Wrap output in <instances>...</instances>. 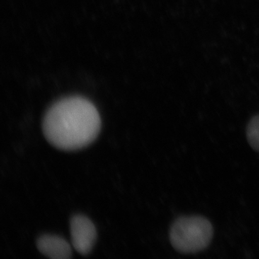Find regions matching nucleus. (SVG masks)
Masks as SVG:
<instances>
[{
    "label": "nucleus",
    "instance_id": "1",
    "mask_svg": "<svg viewBox=\"0 0 259 259\" xmlns=\"http://www.w3.org/2000/svg\"><path fill=\"white\" fill-rule=\"evenodd\" d=\"M101 129V118L90 100L79 96L61 99L48 110L42 131L54 147L76 151L95 141Z\"/></svg>",
    "mask_w": 259,
    "mask_h": 259
},
{
    "label": "nucleus",
    "instance_id": "2",
    "mask_svg": "<svg viewBox=\"0 0 259 259\" xmlns=\"http://www.w3.org/2000/svg\"><path fill=\"white\" fill-rule=\"evenodd\" d=\"M213 228L202 216H182L171 225L170 241L175 250L182 253H194L203 250L212 241Z\"/></svg>",
    "mask_w": 259,
    "mask_h": 259
},
{
    "label": "nucleus",
    "instance_id": "3",
    "mask_svg": "<svg viewBox=\"0 0 259 259\" xmlns=\"http://www.w3.org/2000/svg\"><path fill=\"white\" fill-rule=\"evenodd\" d=\"M73 247L80 254L86 255L93 250L97 240V230L93 223L83 215H75L70 223Z\"/></svg>",
    "mask_w": 259,
    "mask_h": 259
},
{
    "label": "nucleus",
    "instance_id": "4",
    "mask_svg": "<svg viewBox=\"0 0 259 259\" xmlns=\"http://www.w3.org/2000/svg\"><path fill=\"white\" fill-rule=\"evenodd\" d=\"M39 251L52 259H67L72 254L71 246L66 240L61 237L44 235L37 241Z\"/></svg>",
    "mask_w": 259,
    "mask_h": 259
},
{
    "label": "nucleus",
    "instance_id": "5",
    "mask_svg": "<svg viewBox=\"0 0 259 259\" xmlns=\"http://www.w3.org/2000/svg\"><path fill=\"white\" fill-rule=\"evenodd\" d=\"M246 136L251 148L259 152V115L250 119L247 125Z\"/></svg>",
    "mask_w": 259,
    "mask_h": 259
}]
</instances>
